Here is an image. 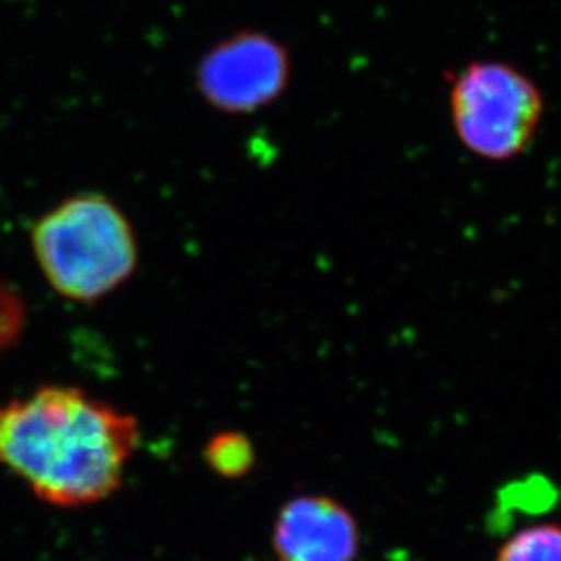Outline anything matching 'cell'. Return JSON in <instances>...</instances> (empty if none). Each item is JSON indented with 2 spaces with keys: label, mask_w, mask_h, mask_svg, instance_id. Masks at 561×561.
Here are the masks:
<instances>
[{
  "label": "cell",
  "mask_w": 561,
  "mask_h": 561,
  "mask_svg": "<svg viewBox=\"0 0 561 561\" xmlns=\"http://www.w3.org/2000/svg\"><path fill=\"white\" fill-rule=\"evenodd\" d=\"M496 561H561V525L519 530L503 543Z\"/></svg>",
  "instance_id": "obj_7"
},
{
  "label": "cell",
  "mask_w": 561,
  "mask_h": 561,
  "mask_svg": "<svg viewBox=\"0 0 561 561\" xmlns=\"http://www.w3.org/2000/svg\"><path fill=\"white\" fill-rule=\"evenodd\" d=\"M290 76L285 44L268 33L243 30L205 51L195 68V88L221 114L252 115L283 98Z\"/></svg>",
  "instance_id": "obj_4"
},
{
  "label": "cell",
  "mask_w": 561,
  "mask_h": 561,
  "mask_svg": "<svg viewBox=\"0 0 561 561\" xmlns=\"http://www.w3.org/2000/svg\"><path fill=\"white\" fill-rule=\"evenodd\" d=\"M205 459L217 474L238 480L254 467V445L241 432H219L206 443Z\"/></svg>",
  "instance_id": "obj_6"
},
{
  "label": "cell",
  "mask_w": 561,
  "mask_h": 561,
  "mask_svg": "<svg viewBox=\"0 0 561 561\" xmlns=\"http://www.w3.org/2000/svg\"><path fill=\"white\" fill-rule=\"evenodd\" d=\"M32 244L51 288L84 305L112 296L139 266L130 219L101 192L71 195L46 211L33 227Z\"/></svg>",
  "instance_id": "obj_2"
},
{
  "label": "cell",
  "mask_w": 561,
  "mask_h": 561,
  "mask_svg": "<svg viewBox=\"0 0 561 561\" xmlns=\"http://www.w3.org/2000/svg\"><path fill=\"white\" fill-rule=\"evenodd\" d=\"M448 110L459 142L476 157L522 156L543 119V95L530 77L502 60H474L454 76Z\"/></svg>",
  "instance_id": "obj_3"
},
{
  "label": "cell",
  "mask_w": 561,
  "mask_h": 561,
  "mask_svg": "<svg viewBox=\"0 0 561 561\" xmlns=\"http://www.w3.org/2000/svg\"><path fill=\"white\" fill-rule=\"evenodd\" d=\"M139 439L136 416L77 387L49 385L0 407V463L59 507L112 496Z\"/></svg>",
  "instance_id": "obj_1"
},
{
  "label": "cell",
  "mask_w": 561,
  "mask_h": 561,
  "mask_svg": "<svg viewBox=\"0 0 561 561\" xmlns=\"http://www.w3.org/2000/svg\"><path fill=\"white\" fill-rule=\"evenodd\" d=\"M274 549L279 561H354L359 527L332 497H294L280 508Z\"/></svg>",
  "instance_id": "obj_5"
},
{
  "label": "cell",
  "mask_w": 561,
  "mask_h": 561,
  "mask_svg": "<svg viewBox=\"0 0 561 561\" xmlns=\"http://www.w3.org/2000/svg\"><path fill=\"white\" fill-rule=\"evenodd\" d=\"M26 321L21 297L10 286L0 283V351L15 343Z\"/></svg>",
  "instance_id": "obj_8"
}]
</instances>
